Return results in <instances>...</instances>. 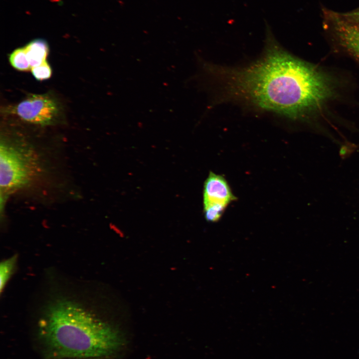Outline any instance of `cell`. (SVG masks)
Listing matches in <instances>:
<instances>
[{
  "label": "cell",
  "instance_id": "obj_13",
  "mask_svg": "<svg viewBox=\"0 0 359 359\" xmlns=\"http://www.w3.org/2000/svg\"><path fill=\"white\" fill-rule=\"evenodd\" d=\"M103 359L92 358V359Z\"/></svg>",
  "mask_w": 359,
  "mask_h": 359
},
{
  "label": "cell",
  "instance_id": "obj_4",
  "mask_svg": "<svg viewBox=\"0 0 359 359\" xmlns=\"http://www.w3.org/2000/svg\"><path fill=\"white\" fill-rule=\"evenodd\" d=\"M14 112L24 121L44 126L56 122L61 109L55 98L47 93L27 96L15 106Z\"/></svg>",
  "mask_w": 359,
  "mask_h": 359
},
{
  "label": "cell",
  "instance_id": "obj_5",
  "mask_svg": "<svg viewBox=\"0 0 359 359\" xmlns=\"http://www.w3.org/2000/svg\"><path fill=\"white\" fill-rule=\"evenodd\" d=\"M236 199L226 180L210 172L204 184L203 206L212 203L228 205Z\"/></svg>",
  "mask_w": 359,
  "mask_h": 359
},
{
  "label": "cell",
  "instance_id": "obj_9",
  "mask_svg": "<svg viewBox=\"0 0 359 359\" xmlns=\"http://www.w3.org/2000/svg\"><path fill=\"white\" fill-rule=\"evenodd\" d=\"M227 206L220 203H212L204 206V214L209 222H216L222 216Z\"/></svg>",
  "mask_w": 359,
  "mask_h": 359
},
{
  "label": "cell",
  "instance_id": "obj_7",
  "mask_svg": "<svg viewBox=\"0 0 359 359\" xmlns=\"http://www.w3.org/2000/svg\"><path fill=\"white\" fill-rule=\"evenodd\" d=\"M24 48L31 69L39 66L46 61L49 47L45 40L41 39L32 40Z\"/></svg>",
  "mask_w": 359,
  "mask_h": 359
},
{
  "label": "cell",
  "instance_id": "obj_1",
  "mask_svg": "<svg viewBox=\"0 0 359 359\" xmlns=\"http://www.w3.org/2000/svg\"><path fill=\"white\" fill-rule=\"evenodd\" d=\"M262 55L243 67H226L204 61L202 79L214 81L224 95L256 109L292 119L319 109L332 95L327 77L286 51L265 20Z\"/></svg>",
  "mask_w": 359,
  "mask_h": 359
},
{
  "label": "cell",
  "instance_id": "obj_3",
  "mask_svg": "<svg viewBox=\"0 0 359 359\" xmlns=\"http://www.w3.org/2000/svg\"><path fill=\"white\" fill-rule=\"evenodd\" d=\"M1 196L27 186L40 170L38 157L32 148L19 141L3 138L0 145Z\"/></svg>",
  "mask_w": 359,
  "mask_h": 359
},
{
  "label": "cell",
  "instance_id": "obj_6",
  "mask_svg": "<svg viewBox=\"0 0 359 359\" xmlns=\"http://www.w3.org/2000/svg\"><path fill=\"white\" fill-rule=\"evenodd\" d=\"M328 16L340 43L359 57V26L344 20L336 12H331Z\"/></svg>",
  "mask_w": 359,
  "mask_h": 359
},
{
  "label": "cell",
  "instance_id": "obj_2",
  "mask_svg": "<svg viewBox=\"0 0 359 359\" xmlns=\"http://www.w3.org/2000/svg\"><path fill=\"white\" fill-rule=\"evenodd\" d=\"M38 331L44 347L56 359H103L116 355L126 344L116 328L65 298L48 306Z\"/></svg>",
  "mask_w": 359,
  "mask_h": 359
},
{
  "label": "cell",
  "instance_id": "obj_10",
  "mask_svg": "<svg viewBox=\"0 0 359 359\" xmlns=\"http://www.w3.org/2000/svg\"><path fill=\"white\" fill-rule=\"evenodd\" d=\"M16 258L13 256L7 259L0 264V290L2 291L9 278L14 268Z\"/></svg>",
  "mask_w": 359,
  "mask_h": 359
},
{
  "label": "cell",
  "instance_id": "obj_8",
  "mask_svg": "<svg viewBox=\"0 0 359 359\" xmlns=\"http://www.w3.org/2000/svg\"><path fill=\"white\" fill-rule=\"evenodd\" d=\"M8 59L11 66L16 70L24 71L31 69L24 47L15 49L10 53Z\"/></svg>",
  "mask_w": 359,
  "mask_h": 359
},
{
  "label": "cell",
  "instance_id": "obj_12",
  "mask_svg": "<svg viewBox=\"0 0 359 359\" xmlns=\"http://www.w3.org/2000/svg\"><path fill=\"white\" fill-rule=\"evenodd\" d=\"M337 13L341 18L347 22L359 26V9L346 13Z\"/></svg>",
  "mask_w": 359,
  "mask_h": 359
},
{
  "label": "cell",
  "instance_id": "obj_11",
  "mask_svg": "<svg viewBox=\"0 0 359 359\" xmlns=\"http://www.w3.org/2000/svg\"><path fill=\"white\" fill-rule=\"evenodd\" d=\"M31 70L34 77L39 81L49 79L52 74L51 67L47 61L39 66L32 68Z\"/></svg>",
  "mask_w": 359,
  "mask_h": 359
}]
</instances>
